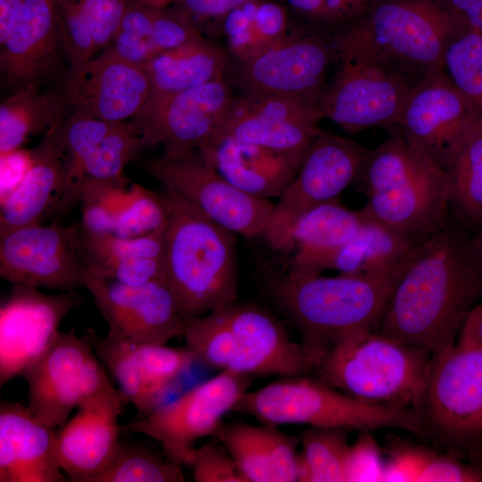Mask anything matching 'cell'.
Returning a JSON list of instances; mask_svg holds the SVG:
<instances>
[{
	"label": "cell",
	"mask_w": 482,
	"mask_h": 482,
	"mask_svg": "<svg viewBox=\"0 0 482 482\" xmlns=\"http://www.w3.org/2000/svg\"><path fill=\"white\" fill-rule=\"evenodd\" d=\"M481 296L472 239L449 224L413 248L374 330L436 355L456 343Z\"/></svg>",
	"instance_id": "6da1fadb"
},
{
	"label": "cell",
	"mask_w": 482,
	"mask_h": 482,
	"mask_svg": "<svg viewBox=\"0 0 482 482\" xmlns=\"http://www.w3.org/2000/svg\"><path fill=\"white\" fill-rule=\"evenodd\" d=\"M412 250L395 270L377 278L324 277L292 270L278 273L266 266V288L319 362L351 337L374 330Z\"/></svg>",
	"instance_id": "7a4b0ae2"
},
{
	"label": "cell",
	"mask_w": 482,
	"mask_h": 482,
	"mask_svg": "<svg viewBox=\"0 0 482 482\" xmlns=\"http://www.w3.org/2000/svg\"><path fill=\"white\" fill-rule=\"evenodd\" d=\"M367 196L370 218L420 244L449 225L446 171L412 147L395 126L369 149L353 183Z\"/></svg>",
	"instance_id": "3957f363"
},
{
	"label": "cell",
	"mask_w": 482,
	"mask_h": 482,
	"mask_svg": "<svg viewBox=\"0 0 482 482\" xmlns=\"http://www.w3.org/2000/svg\"><path fill=\"white\" fill-rule=\"evenodd\" d=\"M164 279L185 324L237 299L235 233L165 188Z\"/></svg>",
	"instance_id": "277c9868"
},
{
	"label": "cell",
	"mask_w": 482,
	"mask_h": 482,
	"mask_svg": "<svg viewBox=\"0 0 482 482\" xmlns=\"http://www.w3.org/2000/svg\"><path fill=\"white\" fill-rule=\"evenodd\" d=\"M183 337L196 361L253 377L307 375L318 363L271 314L237 301L189 320Z\"/></svg>",
	"instance_id": "5b68a950"
},
{
	"label": "cell",
	"mask_w": 482,
	"mask_h": 482,
	"mask_svg": "<svg viewBox=\"0 0 482 482\" xmlns=\"http://www.w3.org/2000/svg\"><path fill=\"white\" fill-rule=\"evenodd\" d=\"M469 30L441 0H373L333 37L367 52L413 84L444 68L449 43Z\"/></svg>",
	"instance_id": "8992f818"
},
{
	"label": "cell",
	"mask_w": 482,
	"mask_h": 482,
	"mask_svg": "<svg viewBox=\"0 0 482 482\" xmlns=\"http://www.w3.org/2000/svg\"><path fill=\"white\" fill-rule=\"evenodd\" d=\"M432 358L424 348L367 330L324 354L313 372L359 401L418 412Z\"/></svg>",
	"instance_id": "52a82bcc"
},
{
	"label": "cell",
	"mask_w": 482,
	"mask_h": 482,
	"mask_svg": "<svg viewBox=\"0 0 482 482\" xmlns=\"http://www.w3.org/2000/svg\"><path fill=\"white\" fill-rule=\"evenodd\" d=\"M233 411L270 427L306 424L361 431H417L422 427L420 416L411 409L359 401L308 374L278 377L263 387L247 391Z\"/></svg>",
	"instance_id": "ba28073f"
},
{
	"label": "cell",
	"mask_w": 482,
	"mask_h": 482,
	"mask_svg": "<svg viewBox=\"0 0 482 482\" xmlns=\"http://www.w3.org/2000/svg\"><path fill=\"white\" fill-rule=\"evenodd\" d=\"M331 42L336 71L321 98L324 117L349 133L389 132L415 84L365 51L332 36Z\"/></svg>",
	"instance_id": "9c48e42d"
},
{
	"label": "cell",
	"mask_w": 482,
	"mask_h": 482,
	"mask_svg": "<svg viewBox=\"0 0 482 482\" xmlns=\"http://www.w3.org/2000/svg\"><path fill=\"white\" fill-rule=\"evenodd\" d=\"M21 376L29 386L31 411L54 429L73 409L113 386L95 352L90 328L83 337L58 330Z\"/></svg>",
	"instance_id": "30bf717a"
},
{
	"label": "cell",
	"mask_w": 482,
	"mask_h": 482,
	"mask_svg": "<svg viewBox=\"0 0 482 482\" xmlns=\"http://www.w3.org/2000/svg\"><path fill=\"white\" fill-rule=\"evenodd\" d=\"M252 380L251 375L221 370L176 400L122 426V430L154 439L167 458L180 466H191L195 444L213 436L223 417L246 394Z\"/></svg>",
	"instance_id": "8fae6325"
},
{
	"label": "cell",
	"mask_w": 482,
	"mask_h": 482,
	"mask_svg": "<svg viewBox=\"0 0 482 482\" xmlns=\"http://www.w3.org/2000/svg\"><path fill=\"white\" fill-rule=\"evenodd\" d=\"M368 150L353 140L322 131L278 196L261 237L272 248L287 251L296 221L312 209L339 199L356 179Z\"/></svg>",
	"instance_id": "7c38bea8"
},
{
	"label": "cell",
	"mask_w": 482,
	"mask_h": 482,
	"mask_svg": "<svg viewBox=\"0 0 482 482\" xmlns=\"http://www.w3.org/2000/svg\"><path fill=\"white\" fill-rule=\"evenodd\" d=\"M145 170L165 188L197 207L219 225L245 237L261 236L274 204L227 180L196 148L148 159Z\"/></svg>",
	"instance_id": "4fadbf2b"
},
{
	"label": "cell",
	"mask_w": 482,
	"mask_h": 482,
	"mask_svg": "<svg viewBox=\"0 0 482 482\" xmlns=\"http://www.w3.org/2000/svg\"><path fill=\"white\" fill-rule=\"evenodd\" d=\"M482 119L445 69L425 75L410 89L397 127L406 141L446 170L461 144Z\"/></svg>",
	"instance_id": "5bb4252c"
},
{
	"label": "cell",
	"mask_w": 482,
	"mask_h": 482,
	"mask_svg": "<svg viewBox=\"0 0 482 482\" xmlns=\"http://www.w3.org/2000/svg\"><path fill=\"white\" fill-rule=\"evenodd\" d=\"M78 223L56 219L0 236V277L12 285L58 292L86 288L88 271L76 247Z\"/></svg>",
	"instance_id": "9a60e30c"
},
{
	"label": "cell",
	"mask_w": 482,
	"mask_h": 482,
	"mask_svg": "<svg viewBox=\"0 0 482 482\" xmlns=\"http://www.w3.org/2000/svg\"><path fill=\"white\" fill-rule=\"evenodd\" d=\"M418 415L453 439L482 436V348L463 341L433 355Z\"/></svg>",
	"instance_id": "2e32d148"
},
{
	"label": "cell",
	"mask_w": 482,
	"mask_h": 482,
	"mask_svg": "<svg viewBox=\"0 0 482 482\" xmlns=\"http://www.w3.org/2000/svg\"><path fill=\"white\" fill-rule=\"evenodd\" d=\"M233 99L222 77L166 97L147 98L128 123L151 146L162 145L164 154H182L212 136Z\"/></svg>",
	"instance_id": "e0dca14e"
},
{
	"label": "cell",
	"mask_w": 482,
	"mask_h": 482,
	"mask_svg": "<svg viewBox=\"0 0 482 482\" xmlns=\"http://www.w3.org/2000/svg\"><path fill=\"white\" fill-rule=\"evenodd\" d=\"M331 62V36L310 29L287 34L260 54L238 61L235 78L245 95H295L320 104Z\"/></svg>",
	"instance_id": "ac0fdd59"
},
{
	"label": "cell",
	"mask_w": 482,
	"mask_h": 482,
	"mask_svg": "<svg viewBox=\"0 0 482 482\" xmlns=\"http://www.w3.org/2000/svg\"><path fill=\"white\" fill-rule=\"evenodd\" d=\"M86 289L115 337L164 345L183 336L186 324L165 279L130 286L88 273Z\"/></svg>",
	"instance_id": "d6986e66"
},
{
	"label": "cell",
	"mask_w": 482,
	"mask_h": 482,
	"mask_svg": "<svg viewBox=\"0 0 482 482\" xmlns=\"http://www.w3.org/2000/svg\"><path fill=\"white\" fill-rule=\"evenodd\" d=\"M90 331L96 355L141 418L165 403L179 377L196 361L188 348L135 343Z\"/></svg>",
	"instance_id": "ffe728a7"
},
{
	"label": "cell",
	"mask_w": 482,
	"mask_h": 482,
	"mask_svg": "<svg viewBox=\"0 0 482 482\" xmlns=\"http://www.w3.org/2000/svg\"><path fill=\"white\" fill-rule=\"evenodd\" d=\"M83 302L76 291L46 295L12 285L0 309V386L24 370L46 348L64 317Z\"/></svg>",
	"instance_id": "44dd1931"
},
{
	"label": "cell",
	"mask_w": 482,
	"mask_h": 482,
	"mask_svg": "<svg viewBox=\"0 0 482 482\" xmlns=\"http://www.w3.org/2000/svg\"><path fill=\"white\" fill-rule=\"evenodd\" d=\"M66 107L112 122L133 118L146 102L151 81L143 66L108 48L71 66L59 90Z\"/></svg>",
	"instance_id": "7402d4cb"
},
{
	"label": "cell",
	"mask_w": 482,
	"mask_h": 482,
	"mask_svg": "<svg viewBox=\"0 0 482 482\" xmlns=\"http://www.w3.org/2000/svg\"><path fill=\"white\" fill-rule=\"evenodd\" d=\"M126 402L112 386L77 408L56 431L57 457L69 481L93 482L110 463L120 443L119 417Z\"/></svg>",
	"instance_id": "603a6c76"
},
{
	"label": "cell",
	"mask_w": 482,
	"mask_h": 482,
	"mask_svg": "<svg viewBox=\"0 0 482 482\" xmlns=\"http://www.w3.org/2000/svg\"><path fill=\"white\" fill-rule=\"evenodd\" d=\"M61 31L53 0H25L0 52L2 83L12 93L39 87L55 71Z\"/></svg>",
	"instance_id": "cb8c5ba5"
},
{
	"label": "cell",
	"mask_w": 482,
	"mask_h": 482,
	"mask_svg": "<svg viewBox=\"0 0 482 482\" xmlns=\"http://www.w3.org/2000/svg\"><path fill=\"white\" fill-rule=\"evenodd\" d=\"M56 432L21 403L0 404V482H64Z\"/></svg>",
	"instance_id": "d4e9b609"
},
{
	"label": "cell",
	"mask_w": 482,
	"mask_h": 482,
	"mask_svg": "<svg viewBox=\"0 0 482 482\" xmlns=\"http://www.w3.org/2000/svg\"><path fill=\"white\" fill-rule=\"evenodd\" d=\"M198 149L222 177L239 189L278 197L295 177L305 153L282 152L227 137H211Z\"/></svg>",
	"instance_id": "484cf974"
},
{
	"label": "cell",
	"mask_w": 482,
	"mask_h": 482,
	"mask_svg": "<svg viewBox=\"0 0 482 482\" xmlns=\"http://www.w3.org/2000/svg\"><path fill=\"white\" fill-rule=\"evenodd\" d=\"M166 225L145 236L122 238L86 230L78 223L77 251L88 273L99 278L130 286L164 279Z\"/></svg>",
	"instance_id": "4316f807"
},
{
	"label": "cell",
	"mask_w": 482,
	"mask_h": 482,
	"mask_svg": "<svg viewBox=\"0 0 482 482\" xmlns=\"http://www.w3.org/2000/svg\"><path fill=\"white\" fill-rule=\"evenodd\" d=\"M236 462L246 482H295L301 436L276 427L221 423L212 436Z\"/></svg>",
	"instance_id": "83f0119b"
},
{
	"label": "cell",
	"mask_w": 482,
	"mask_h": 482,
	"mask_svg": "<svg viewBox=\"0 0 482 482\" xmlns=\"http://www.w3.org/2000/svg\"><path fill=\"white\" fill-rule=\"evenodd\" d=\"M65 207V167L46 136L34 148V162L21 183L1 202L0 236L41 223Z\"/></svg>",
	"instance_id": "f1b7e54d"
},
{
	"label": "cell",
	"mask_w": 482,
	"mask_h": 482,
	"mask_svg": "<svg viewBox=\"0 0 482 482\" xmlns=\"http://www.w3.org/2000/svg\"><path fill=\"white\" fill-rule=\"evenodd\" d=\"M223 49L203 37L156 54L144 67L151 81L148 98L166 97L223 77Z\"/></svg>",
	"instance_id": "f546056e"
},
{
	"label": "cell",
	"mask_w": 482,
	"mask_h": 482,
	"mask_svg": "<svg viewBox=\"0 0 482 482\" xmlns=\"http://www.w3.org/2000/svg\"><path fill=\"white\" fill-rule=\"evenodd\" d=\"M66 109L60 91L28 87L12 93L0 105V154L21 148L29 137L54 129Z\"/></svg>",
	"instance_id": "4dcf8cb0"
},
{
	"label": "cell",
	"mask_w": 482,
	"mask_h": 482,
	"mask_svg": "<svg viewBox=\"0 0 482 482\" xmlns=\"http://www.w3.org/2000/svg\"><path fill=\"white\" fill-rule=\"evenodd\" d=\"M118 123L96 119L81 112H73L46 133L52 147L64 163L67 210L79 202L87 160Z\"/></svg>",
	"instance_id": "1f68e13d"
},
{
	"label": "cell",
	"mask_w": 482,
	"mask_h": 482,
	"mask_svg": "<svg viewBox=\"0 0 482 482\" xmlns=\"http://www.w3.org/2000/svg\"><path fill=\"white\" fill-rule=\"evenodd\" d=\"M322 131L319 124L255 116L229 108L212 137H227L282 152L305 153Z\"/></svg>",
	"instance_id": "d6a6232c"
},
{
	"label": "cell",
	"mask_w": 482,
	"mask_h": 482,
	"mask_svg": "<svg viewBox=\"0 0 482 482\" xmlns=\"http://www.w3.org/2000/svg\"><path fill=\"white\" fill-rule=\"evenodd\" d=\"M365 219L362 209L350 210L339 199L325 203L296 221L287 252L312 253L333 249L352 239Z\"/></svg>",
	"instance_id": "836d02e7"
},
{
	"label": "cell",
	"mask_w": 482,
	"mask_h": 482,
	"mask_svg": "<svg viewBox=\"0 0 482 482\" xmlns=\"http://www.w3.org/2000/svg\"><path fill=\"white\" fill-rule=\"evenodd\" d=\"M450 206L468 228H482V119L469 132L445 170Z\"/></svg>",
	"instance_id": "e575fe53"
},
{
	"label": "cell",
	"mask_w": 482,
	"mask_h": 482,
	"mask_svg": "<svg viewBox=\"0 0 482 482\" xmlns=\"http://www.w3.org/2000/svg\"><path fill=\"white\" fill-rule=\"evenodd\" d=\"M181 466L141 446L120 443L107 467L93 482H182Z\"/></svg>",
	"instance_id": "d590c367"
},
{
	"label": "cell",
	"mask_w": 482,
	"mask_h": 482,
	"mask_svg": "<svg viewBox=\"0 0 482 482\" xmlns=\"http://www.w3.org/2000/svg\"><path fill=\"white\" fill-rule=\"evenodd\" d=\"M348 430L312 427L300 435V452L310 467L312 482L345 481Z\"/></svg>",
	"instance_id": "8d00e7d4"
},
{
	"label": "cell",
	"mask_w": 482,
	"mask_h": 482,
	"mask_svg": "<svg viewBox=\"0 0 482 482\" xmlns=\"http://www.w3.org/2000/svg\"><path fill=\"white\" fill-rule=\"evenodd\" d=\"M167 215L162 195L133 182L121 198L112 234L122 238L148 235L167 223Z\"/></svg>",
	"instance_id": "74e56055"
},
{
	"label": "cell",
	"mask_w": 482,
	"mask_h": 482,
	"mask_svg": "<svg viewBox=\"0 0 482 482\" xmlns=\"http://www.w3.org/2000/svg\"><path fill=\"white\" fill-rule=\"evenodd\" d=\"M444 69L482 113V33L465 30L447 46Z\"/></svg>",
	"instance_id": "f35d334b"
},
{
	"label": "cell",
	"mask_w": 482,
	"mask_h": 482,
	"mask_svg": "<svg viewBox=\"0 0 482 482\" xmlns=\"http://www.w3.org/2000/svg\"><path fill=\"white\" fill-rule=\"evenodd\" d=\"M151 146L128 122H120L97 145L84 166V179H113L125 176L123 170L143 150Z\"/></svg>",
	"instance_id": "ab89813d"
},
{
	"label": "cell",
	"mask_w": 482,
	"mask_h": 482,
	"mask_svg": "<svg viewBox=\"0 0 482 482\" xmlns=\"http://www.w3.org/2000/svg\"><path fill=\"white\" fill-rule=\"evenodd\" d=\"M128 184L126 176L113 179L85 178L79 195L81 227L91 232L112 233Z\"/></svg>",
	"instance_id": "60d3db41"
},
{
	"label": "cell",
	"mask_w": 482,
	"mask_h": 482,
	"mask_svg": "<svg viewBox=\"0 0 482 482\" xmlns=\"http://www.w3.org/2000/svg\"><path fill=\"white\" fill-rule=\"evenodd\" d=\"M63 52L70 67L93 58L96 51L91 29L73 0H53Z\"/></svg>",
	"instance_id": "b9f144b4"
},
{
	"label": "cell",
	"mask_w": 482,
	"mask_h": 482,
	"mask_svg": "<svg viewBox=\"0 0 482 482\" xmlns=\"http://www.w3.org/2000/svg\"><path fill=\"white\" fill-rule=\"evenodd\" d=\"M201 37L197 27L176 7H155L151 41L158 54Z\"/></svg>",
	"instance_id": "7bdbcfd3"
},
{
	"label": "cell",
	"mask_w": 482,
	"mask_h": 482,
	"mask_svg": "<svg viewBox=\"0 0 482 482\" xmlns=\"http://www.w3.org/2000/svg\"><path fill=\"white\" fill-rule=\"evenodd\" d=\"M88 24L96 50L110 44L130 0H74Z\"/></svg>",
	"instance_id": "ee69618b"
},
{
	"label": "cell",
	"mask_w": 482,
	"mask_h": 482,
	"mask_svg": "<svg viewBox=\"0 0 482 482\" xmlns=\"http://www.w3.org/2000/svg\"><path fill=\"white\" fill-rule=\"evenodd\" d=\"M256 2L253 0L234 9L221 24L229 50L239 62L247 61L260 54L254 29Z\"/></svg>",
	"instance_id": "f6af8a7d"
},
{
	"label": "cell",
	"mask_w": 482,
	"mask_h": 482,
	"mask_svg": "<svg viewBox=\"0 0 482 482\" xmlns=\"http://www.w3.org/2000/svg\"><path fill=\"white\" fill-rule=\"evenodd\" d=\"M218 443V442H217ZM208 442L195 448L190 467L197 482H246L233 458L220 443Z\"/></svg>",
	"instance_id": "bcb514c9"
},
{
	"label": "cell",
	"mask_w": 482,
	"mask_h": 482,
	"mask_svg": "<svg viewBox=\"0 0 482 482\" xmlns=\"http://www.w3.org/2000/svg\"><path fill=\"white\" fill-rule=\"evenodd\" d=\"M361 432L355 442L350 445L345 481H385L386 463L378 444L370 430Z\"/></svg>",
	"instance_id": "7dc6e473"
},
{
	"label": "cell",
	"mask_w": 482,
	"mask_h": 482,
	"mask_svg": "<svg viewBox=\"0 0 482 482\" xmlns=\"http://www.w3.org/2000/svg\"><path fill=\"white\" fill-rule=\"evenodd\" d=\"M254 27L261 54L288 34V20L285 8L272 1L257 0Z\"/></svg>",
	"instance_id": "c3c4849f"
},
{
	"label": "cell",
	"mask_w": 482,
	"mask_h": 482,
	"mask_svg": "<svg viewBox=\"0 0 482 482\" xmlns=\"http://www.w3.org/2000/svg\"><path fill=\"white\" fill-rule=\"evenodd\" d=\"M482 470L450 457L428 453L419 482H481Z\"/></svg>",
	"instance_id": "681fc988"
},
{
	"label": "cell",
	"mask_w": 482,
	"mask_h": 482,
	"mask_svg": "<svg viewBox=\"0 0 482 482\" xmlns=\"http://www.w3.org/2000/svg\"><path fill=\"white\" fill-rule=\"evenodd\" d=\"M253 0H177L175 6L200 30L204 23L219 22L234 9Z\"/></svg>",
	"instance_id": "f907efd6"
},
{
	"label": "cell",
	"mask_w": 482,
	"mask_h": 482,
	"mask_svg": "<svg viewBox=\"0 0 482 482\" xmlns=\"http://www.w3.org/2000/svg\"><path fill=\"white\" fill-rule=\"evenodd\" d=\"M34 162V149L21 148L0 154L1 192L4 201L23 180Z\"/></svg>",
	"instance_id": "816d5d0a"
},
{
	"label": "cell",
	"mask_w": 482,
	"mask_h": 482,
	"mask_svg": "<svg viewBox=\"0 0 482 482\" xmlns=\"http://www.w3.org/2000/svg\"><path fill=\"white\" fill-rule=\"evenodd\" d=\"M428 452L405 448L397 451L386 463L385 481L419 482Z\"/></svg>",
	"instance_id": "f5cc1de1"
},
{
	"label": "cell",
	"mask_w": 482,
	"mask_h": 482,
	"mask_svg": "<svg viewBox=\"0 0 482 482\" xmlns=\"http://www.w3.org/2000/svg\"><path fill=\"white\" fill-rule=\"evenodd\" d=\"M110 47L121 58L139 66H145L158 54L151 40L117 30Z\"/></svg>",
	"instance_id": "db71d44e"
},
{
	"label": "cell",
	"mask_w": 482,
	"mask_h": 482,
	"mask_svg": "<svg viewBox=\"0 0 482 482\" xmlns=\"http://www.w3.org/2000/svg\"><path fill=\"white\" fill-rule=\"evenodd\" d=\"M469 30L482 33V0H441Z\"/></svg>",
	"instance_id": "11a10c76"
},
{
	"label": "cell",
	"mask_w": 482,
	"mask_h": 482,
	"mask_svg": "<svg viewBox=\"0 0 482 482\" xmlns=\"http://www.w3.org/2000/svg\"><path fill=\"white\" fill-rule=\"evenodd\" d=\"M286 2L314 24L334 27L328 0H286Z\"/></svg>",
	"instance_id": "9f6ffc18"
},
{
	"label": "cell",
	"mask_w": 482,
	"mask_h": 482,
	"mask_svg": "<svg viewBox=\"0 0 482 482\" xmlns=\"http://www.w3.org/2000/svg\"><path fill=\"white\" fill-rule=\"evenodd\" d=\"M373 0H328L334 28L364 11Z\"/></svg>",
	"instance_id": "6f0895ef"
},
{
	"label": "cell",
	"mask_w": 482,
	"mask_h": 482,
	"mask_svg": "<svg viewBox=\"0 0 482 482\" xmlns=\"http://www.w3.org/2000/svg\"><path fill=\"white\" fill-rule=\"evenodd\" d=\"M457 340L482 348V301L478 303L469 312Z\"/></svg>",
	"instance_id": "680465c9"
},
{
	"label": "cell",
	"mask_w": 482,
	"mask_h": 482,
	"mask_svg": "<svg viewBox=\"0 0 482 482\" xmlns=\"http://www.w3.org/2000/svg\"><path fill=\"white\" fill-rule=\"evenodd\" d=\"M24 2L25 0H0V45L7 38Z\"/></svg>",
	"instance_id": "91938a15"
},
{
	"label": "cell",
	"mask_w": 482,
	"mask_h": 482,
	"mask_svg": "<svg viewBox=\"0 0 482 482\" xmlns=\"http://www.w3.org/2000/svg\"><path fill=\"white\" fill-rule=\"evenodd\" d=\"M472 245L482 265V228L479 229V233L477 235V237L472 239Z\"/></svg>",
	"instance_id": "94428289"
},
{
	"label": "cell",
	"mask_w": 482,
	"mask_h": 482,
	"mask_svg": "<svg viewBox=\"0 0 482 482\" xmlns=\"http://www.w3.org/2000/svg\"><path fill=\"white\" fill-rule=\"evenodd\" d=\"M145 3L154 7H166L171 3H175L177 0H142Z\"/></svg>",
	"instance_id": "6125c7cd"
},
{
	"label": "cell",
	"mask_w": 482,
	"mask_h": 482,
	"mask_svg": "<svg viewBox=\"0 0 482 482\" xmlns=\"http://www.w3.org/2000/svg\"><path fill=\"white\" fill-rule=\"evenodd\" d=\"M482 470V467H479Z\"/></svg>",
	"instance_id": "be15d7a7"
}]
</instances>
